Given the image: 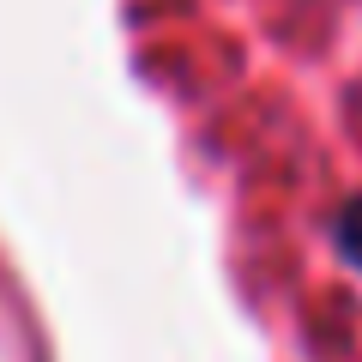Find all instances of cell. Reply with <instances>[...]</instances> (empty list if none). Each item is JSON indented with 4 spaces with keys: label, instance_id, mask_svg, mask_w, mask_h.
Segmentation results:
<instances>
[{
    "label": "cell",
    "instance_id": "cell-1",
    "mask_svg": "<svg viewBox=\"0 0 362 362\" xmlns=\"http://www.w3.org/2000/svg\"><path fill=\"white\" fill-rule=\"evenodd\" d=\"M332 242H338V254L362 272V199H350V206L332 218Z\"/></svg>",
    "mask_w": 362,
    "mask_h": 362
}]
</instances>
